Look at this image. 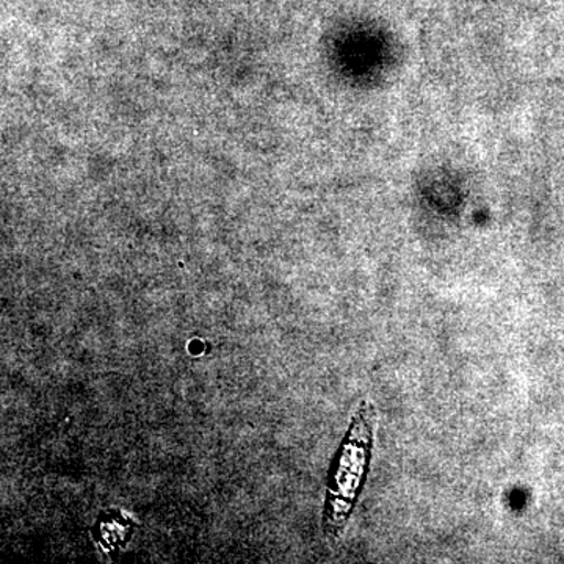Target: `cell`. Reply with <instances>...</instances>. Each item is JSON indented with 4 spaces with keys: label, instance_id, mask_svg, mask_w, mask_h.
I'll use <instances>...</instances> for the list:
<instances>
[{
    "label": "cell",
    "instance_id": "cell-1",
    "mask_svg": "<svg viewBox=\"0 0 564 564\" xmlns=\"http://www.w3.org/2000/svg\"><path fill=\"white\" fill-rule=\"evenodd\" d=\"M377 419L375 404L364 400L352 415L343 444L334 456L322 513L323 536L329 544H336L343 538L355 505L361 496L372 462L370 456Z\"/></svg>",
    "mask_w": 564,
    "mask_h": 564
}]
</instances>
